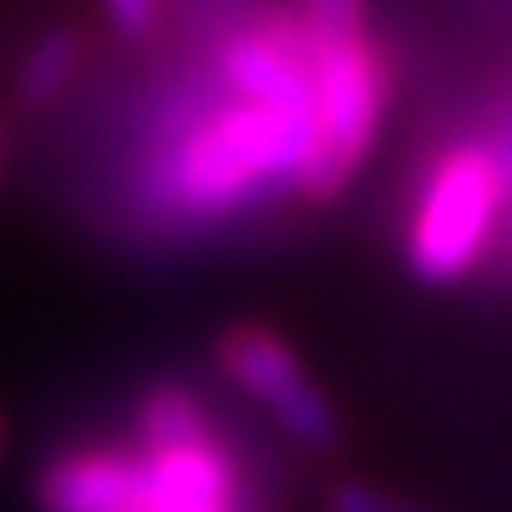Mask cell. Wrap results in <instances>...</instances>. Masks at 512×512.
<instances>
[{
	"label": "cell",
	"instance_id": "cell-1",
	"mask_svg": "<svg viewBox=\"0 0 512 512\" xmlns=\"http://www.w3.org/2000/svg\"><path fill=\"white\" fill-rule=\"evenodd\" d=\"M313 157V119L223 91L200 67L195 86L171 95L133 166L138 214L171 233H200L299 200Z\"/></svg>",
	"mask_w": 512,
	"mask_h": 512
},
{
	"label": "cell",
	"instance_id": "cell-2",
	"mask_svg": "<svg viewBox=\"0 0 512 512\" xmlns=\"http://www.w3.org/2000/svg\"><path fill=\"white\" fill-rule=\"evenodd\" d=\"M512 219V100L475 128L446 133L413 176L399 252L427 290L465 285L508 238Z\"/></svg>",
	"mask_w": 512,
	"mask_h": 512
},
{
	"label": "cell",
	"instance_id": "cell-3",
	"mask_svg": "<svg viewBox=\"0 0 512 512\" xmlns=\"http://www.w3.org/2000/svg\"><path fill=\"white\" fill-rule=\"evenodd\" d=\"M313 57V157L299 200L332 204L342 200L356 176L370 166L375 143L384 133L389 105H394V57L375 34L347 29V34L309 38Z\"/></svg>",
	"mask_w": 512,
	"mask_h": 512
},
{
	"label": "cell",
	"instance_id": "cell-4",
	"mask_svg": "<svg viewBox=\"0 0 512 512\" xmlns=\"http://www.w3.org/2000/svg\"><path fill=\"white\" fill-rule=\"evenodd\" d=\"M214 366L247 403H256L266 418L304 451H332L342 418L332 408L328 389L313 380L304 356L271 328V323H228L214 337Z\"/></svg>",
	"mask_w": 512,
	"mask_h": 512
},
{
	"label": "cell",
	"instance_id": "cell-5",
	"mask_svg": "<svg viewBox=\"0 0 512 512\" xmlns=\"http://www.w3.org/2000/svg\"><path fill=\"white\" fill-rule=\"evenodd\" d=\"M147 456V512H266L247 479V465L228 446L223 427L209 437L143 451Z\"/></svg>",
	"mask_w": 512,
	"mask_h": 512
},
{
	"label": "cell",
	"instance_id": "cell-6",
	"mask_svg": "<svg viewBox=\"0 0 512 512\" xmlns=\"http://www.w3.org/2000/svg\"><path fill=\"white\" fill-rule=\"evenodd\" d=\"M147 489V456L133 441H81L38 465V512H119Z\"/></svg>",
	"mask_w": 512,
	"mask_h": 512
},
{
	"label": "cell",
	"instance_id": "cell-7",
	"mask_svg": "<svg viewBox=\"0 0 512 512\" xmlns=\"http://www.w3.org/2000/svg\"><path fill=\"white\" fill-rule=\"evenodd\" d=\"M86 67V34L76 24H48L15 62V105L19 110H53L67 100L76 76Z\"/></svg>",
	"mask_w": 512,
	"mask_h": 512
},
{
	"label": "cell",
	"instance_id": "cell-8",
	"mask_svg": "<svg viewBox=\"0 0 512 512\" xmlns=\"http://www.w3.org/2000/svg\"><path fill=\"white\" fill-rule=\"evenodd\" d=\"M219 427L214 408L204 403L200 389L185 380H157L147 384L138 403H133V446L138 451H162V446H181V441L209 437Z\"/></svg>",
	"mask_w": 512,
	"mask_h": 512
},
{
	"label": "cell",
	"instance_id": "cell-9",
	"mask_svg": "<svg viewBox=\"0 0 512 512\" xmlns=\"http://www.w3.org/2000/svg\"><path fill=\"white\" fill-rule=\"evenodd\" d=\"M323 512H437L418 503V498L399 494V489H384V484H370V479H337L323 498Z\"/></svg>",
	"mask_w": 512,
	"mask_h": 512
},
{
	"label": "cell",
	"instance_id": "cell-10",
	"mask_svg": "<svg viewBox=\"0 0 512 512\" xmlns=\"http://www.w3.org/2000/svg\"><path fill=\"white\" fill-rule=\"evenodd\" d=\"M100 10H105L110 29L124 43H147V38L162 29L166 0H100Z\"/></svg>",
	"mask_w": 512,
	"mask_h": 512
},
{
	"label": "cell",
	"instance_id": "cell-11",
	"mask_svg": "<svg viewBox=\"0 0 512 512\" xmlns=\"http://www.w3.org/2000/svg\"><path fill=\"white\" fill-rule=\"evenodd\" d=\"M5 171H10V124L0 114V185H5Z\"/></svg>",
	"mask_w": 512,
	"mask_h": 512
},
{
	"label": "cell",
	"instance_id": "cell-12",
	"mask_svg": "<svg viewBox=\"0 0 512 512\" xmlns=\"http://www.w3.org/2000/svg\"><path fill=\"white\" fill-rule=\"evenodd\" d=\"M5 446H10V422H5V413H0V460H5Z\"/></svg>",
	"mask_w": 512,
	"mask_h": 512
},
{
	"label": "cell",
	"instance_id": "cell-13",
	"mask_svg": "<svg viewBox=\"0 0 512 512\" xmlns=\"http://www.w3.org/2000/svg\"><path fill=\"white\" fill-rule=\"evenodd\" d=\"M503 247H508V266H512V219H508V238H503Z\"/></svg>",
	"mask_w": 512,
	"mask_h": 512
}]
</instances>
